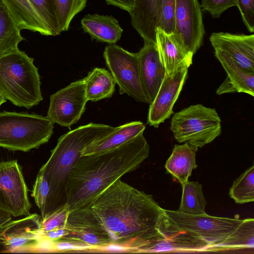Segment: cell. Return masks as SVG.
Wrapping results in <instances>:
<instances>
[{"label":"cell","instance_id":"obj_1","mask_svg":"<svg viewBox=\"0 0 254 254\" xmlns=\"http://www.w3.org/2000/svg\"><path fill=\"white\" fill-rule=\"evenodd\" d=\"M91 209L109 233L112 244L136 253L179 228L165 209L145 193L120 179L104 190Z\"/></svg>","mask_w":254,"mask_h":254},{"label":"cell","instance_id":"obj_2","mask_svg":"<svg viewBox=\"0 0 254 254\" xmlns=\"http://www.w3.org/2000/svg\"><path fill=\"white\" fill-rule=\"evenodd\" d=\"M149 154V144L141 133L112 150L80 156L70 169L65 186L69 211L90 207L104 190L137 169Z\"/></svg>","mask_w":254,"mask_h":254},{"label":"cell","instance_id":"obj_3","mask_svg":"<svg viewBox=\"0 0 254 254\" xmlns=\"http://www.w3.org/2000/svg\"><path fill=\"white\" fill-rule=\"evenodd\" d=\"M116 129L110 125L91 123L80 126L61 136L51 156L39 173L47 179L49 193L42 219L65 204V186L68 174L83 149Z\"/></svg>","mask_w":254,"mask_h":254},{"label":"cell","instance_id":"obj_4","mask_svg":"<svg viewBox=\"0 0 254 254\" xmlns=\"http://www.w3.org/2000/svg\"><path fill=\"white\" fill-rule=\"evenodd\" d=\"M34 59L17 50L0 57V93L14 105L30 109L43 100Z\"/></svg>","mask_w":254,"mask_h":254},{"label":"cell","instance_id":"obj_5","mask_svg":"<svg viewBox=\"0 0 254 254\" xmlns=\"http://www.w3.org/2000/svg\"><path fill=\"white\" fill-rule=\"evenodd\" d=\"M54 123L47 116L26 112H0V147L28 152L48 142Z\"/></svg>","mask_w":254,"mask_h":254},{"label":"cell","instance_id":"obj_6","mask_svg":"<svg viewBox=\"0 0 254 254\" xmlns=\"http://www.w3.org/2000/svg\"><path fill=\"white\" fill-rule=\"evenodd\" d=\"M170 129L179 143L201 148L221 134V120L215 109L192 105L174 114Z\"/></svg>","mask_w":254,"mask_h":254},{"label":"cell","instance_id":"obj_7","mask_svg":"<svg viewBox=\"0 0 254 254\" xmlns=\"http://www.w3.org/2000/svg\"><path fill=\"white\" fill-rule=\"evenodd\" d=\"M103 57L119 87L120 93L126 94L137 102L149 104L141 82L137 53L109 44L105 47Z\"/></svg>","mask_w":254,"mask_h":254},{"label":"cell","instance_id":"obj_8","mask_svg":"<svg viewBox=\"0 0 254 254\" xmlns=\"http://www.w3.org/2000/svg\"><path fill=\"white\" fill-rule=\"evenodd\" d=\"M165 212L179 228L199 235L211 244L210 247L222 242L243 221L238 218L212 216L207 213L192 215L166 209Z\"/></svg>","mask_w":254,"mask_h":254},{"label":"cell","instance_id":"obj_9","mask_svg":"<svg viewBox=\"0 0 254 254\" xmlns=\"http://www.w3.org/2000/svg\"><path fill=\"white\" fill-rule=\"evenodd\" d=\"M28 189L17 160L0 162V209L11 216L30 214Z\"/></svg>","mask_w":254,"mask_h":254},{"label":"cell","instance_id":"obj_10","mask_svg":"<svg viewBox=\"0 0 254 254\" xmlns=\"http://www.w3.org/2000/svg\"><path fill=\"white\" fill-rule=\"evenodd\" d=\"M47 117L55 124L70 128L80 119L88 101L83 79L51 95Z\"/></svg>","mask_w":254,"mask_h":254},{"label":"cell","instance_id":"obj_11","mask_svg":"<svg viewBox=\"0 0 254 254\" xmlns=\"http://www.w3.org/2000/svg\"><path fill=\"white\" fill-rule=\"evenodd\" d=\"M192 63L185 62L169 74L165 73L153 100L149 104L147 123L157 128L173 113V106L178 99Z\"/></svg>","mask_w":254,"mask_h":254},{"label":"cell","instance_id":"obj_12","mask_svg":"<svg viewBox=\"0 0 254 254\" xmlns=\"http://www.w3.org/2000/svg\"><path fill=\"white\" fill-rule=\"evenodd\" d=\"M201 8L197 0L176 1L173 33L193 55L201 47L205 33Z\"/></svg>","mask_w":254,"mask_h":254},{"label":"cell","instance_id":"obj_13","mask_svg":"<svg viewBox=\"0 0 254 254\" xmlns=\"http://www.w3.org/2000/svg\"><path fill=\"white\" fill-rule=\"evenodd\" d=\"M68 233L61 240L78 241L94 249L112 244L110 236L91 207L69 211L65 223Z\"/></svg>","mask_w":254,"mask_h":254},{"label":"cell","instance_id":"obj_14","mask_svg":"<svg viewBox=\"0 0 254 254\" xmlns=\"http://www.w3.org/2000/svg\"><path fill=\"white\" fill-rule=\"evenodd\" d=\"M42 221L36 213L10 221L0 228V244L7 252H34L41 239Z\"/></svg>","mask_w":254,"mask_h":254},{"label":"cell","instance_id":"obj_15","mask_svg":"<svg viewBox=\"0 0 254 254\" xmlns=\"http://www.w3.org/2000/svg\"><path fill=\"white\" fill-rule=\"evenodd\" d=\"M209 40L214 49L227 54L243 69L254 73V35L215 32Z\"/></svg>","mask_w":254,"mask_h":254},{"label":"cell","instance_id":"obj_16","mask_svg":"<svg viewBox=\"0 0 254 254\" xmlns=\"http://www.w3.org/2000/svg\"><path fill=\"white\" fill-rule=\"evenodd\" d=\"M137 54L142 86L150 104L163 81L165 69L156 44H144Z\"/></svg>","mask_w":254,"mask_h":254},{"label":"cell","instance_id":"obj_17","mask_svg":"<svg viewBox=\"0 0 254 254\" xmlns=\"http://www.w3.org/2000/svg\"><path fill=\"white\" fill-rule=\"evenodd\" d=\"M211 244L195 233L179 229L163 239L137 250L136 253H195L206 252Z\"/></svg>","mask_w":254,"mask_h":254},{"label":"cell","instance_id":"obj_18","mask_svg":"<svg viewBox=\"0 0 254 254\" xmlns=\"http://www.w3.org/2000/svg\"><path fill=\"white\" fill-rule=\"evenodd\" d=\"M161 0H134L129 14L131 24L144 41L156 43V29L158 26Z\"/></svg>","mask_w":254,"mask_h":254},{"label":"cell","instance_id":"obj_19","mask_svg":"<svg viewBox=\"0 0 254 254\" xmlns=\"http://www.w3.org/2000/svg\"><path fill=\"white\" fill-rule=\"evenodd\" d=\"M156 43L166 73L173 71L184 62L192 63L193 55L187 51L175 33H168L157 27Z\"/></svg>","mask_w":254,"mask_h":254},{"label":"cell","instance_id":"obj_20","mask_svg":"<svg viewBox=\"0 0 254 254\" xmlns=\"http://www.w3.org/2000/svg\"><path fill=\"white\" fill-rule=\"evenodd\" d=\"M145 127L144 124L140 121L131 122L116 127L112 133L87 145L82 150L81 156L114 149L143 133Z\"/></svg>","mask_w":254,"mask_h":254},{"label":"cell","instance_id":"obj_21","mask_svg":"<svg viewBox=\"0 0 254 254\" xmlns=\"http://www.w3.org/2000/svg\"><path fill=\"white\" fill-rule=\"evenodd\" d=\"M81 25L92 39L109 44L118 42L123 32L118 21L112 16L88 14L82 18Z\"/></svg>","mask_w":254,"mask_h":254},{"label":"cell","instance_id":"obj_22","mask_svg":"<svg viewBox=\"0 0 254 254\" xmlns=\"http://www.w3.org/2000/svg\"><path fill=\"white\" fill-rule=\"evenodd\" d=\"M198 149V147L187 142L176 144L165 165L167 172L181 184L188 181L192 170L197 167L195 157Z\"/></svg>","mask_w":254,"mask_h":254},{"label":"cell","instance_id":"obj_23","mask_svg":"<svg viewBox=\"0 0 254 254\" xmlns=\"http://www.w3.org/2000/svg\"><path fill=\"white\" fill-rule=\"evenodd\" d=\"M18 28L50 36L42 20L28 0H1Z\"/></svg>","mask_w":254,"mask_h":254},{"label":"cell","instance_id":"obj_24","mask_svg":"<svg viewBox=\"0 0 254 254\" xmlns=\"http://www.w3.org/2000/svg\"><path fill=\"white\" fill-rule=\"evenodd\" d=\"M83 80L88 101L96 102L110 98L115 91V81L111 73L105 68H94Z\"/></svg>","mask_w":254,"mask_h":254},{"label":"cell","instance_id":"obj_25","mask_svg":"<svg viewBox=\"0 0 254 254\" xmlns=\"http://www.w3.org/2000/svg\"><path fill=\"white\" fill-rule=\"evenodd\" d=\"M215 56L226 72L236 92L254 96V73L245 71L226 53L214 49Z\"/></svg>","mask_w":254,"mask_h":254},{"label":"cell","instance_id":"obj_26","mask_svg":"<svg viewBox=\"0 0 254 254\" xmlns=\"http://www.w3.org/2000/svg\"><path fill=\"white\" fill-rule=\"evenodd\" d=\"M254 248V219H244L242 223L220 244L210 247L206 252H223Z\"/></svg>","mask_w":254,"mask_h":254},{"label":"cell","instance_id":"obj_27","mask_svg":"<svg viewBox=\"0 0 254 254\" xmlns=\"http://www.w3.org/2000/svg\"><path fill=\"white\" fill-rule=\"evenodd\" d=\"M24 40L20 30L0 0V57L18 50V44Z\"/></svg>","mask_w":254,"mask_h":254},{"label":"cell","instance_id":"obj_28","mask_svg":"<svg viewBox=\"0 0 254 254\" xmlns=\"http://www.w3.org/2000/svg\"><path fill=\"white\" fill-rule=\"evenodd\" d=\"M182 194L177 211L188 214H206L207 202L204 197L202 186L197 182L187 181L181 184Z\"/></svg>","mask_w":254,"mask_h":254},{"label":"cell","instance_id":"obj_29","mask_svg":"<svg viewBox=\"0 0 254 254\" xmlns=\"http://www.w3.org/2000/svg\"><path fill=\"white\" fill-rule=\"evenodd\" d=\"M230 196L236 203L243 204L254 201V166L249 168L233 183Z\"/></svg>","mask_w":254,"mask_h":254},{"label":"cell","instance_id":"obj_30","mask_svg":"<svg viewBox=\"0 0 254 254\" xmlns=\"http://www.w3.org/2000/svg\"><path fill=\"white\" fill-rule=\"evenodd\" d=\"M61 32L68 30L74 16L86 6L87 0H54Z\"/></svg>","mask_w":254,"mask_h":254},{"label":"cell","instance_id":"obj_31","mask_svg":"<svg viewBox=\"0 0 254 254\" xmlns=\"http://www.w3.org/2000/svg\"><path fill=\"white\" fill-rule=\"evenodd\" d=\"M44 22L50 36L61 33L54 0H28Z\"/></svg>","mask_w":254,"mask_h":254},{"label":"cell","instance_id":"obj_32","mask_svg":"<svg viewBox=\"0 0 254 254\" xmlns=\"http://www.w3.org/2000/svg\"><path fill=\"white\" fill-rule=\"evenodd\" d=\"M176 0H161L158 27L168 33L174 30V16Z\"/></svg>","mask_w":254,"mask_h":254},{"label":"cell","instance_id":"obj_33","mask_svg":"<svg viewBox=\"0 0 254 254\" xmlns=\"http://www.w3.org/2000/svg\"><path fill=\"white\" fill-rule=\"evenodd\" d=\"M49 190L47 179L42 174L38 172L33 186L32 195L35 203L40 210L42 218L45 214Z\"/></svg>","mask_w":254,"mask_h":254},{"label":"cell","instance_id":"obj_34","mask_svg":"<svg viewBox=\"0 0 254 254\" xmlns=\"http://www.w3.org/2000/svg\"><path fill=\"white\" fill-rule=\"evenodd\" d=\"M69 212L66 204L42 221L40 236L42 234L56 228L65 226L66 220Z\"/></svg>","mask_w":254,"mask_h":254},{"label":"cell","instance_id":"obj_35","mask_svg":"<svg viewBox=\"0 0 254 254\" xmlns=\"http://www.w3.org/2000/svg\"><path fill=\"white\" fill-rule=\"evenodd\" d=\"M237 5V0H201V7L213 17L218 18L229 8Z\"/></svg>","mask_w":254,"mask_h":254},{"label":"cell","instance_id":"obj_36","mask_svg":"<svg viewBox=\"0 0 254 254\" xmlns=\"http://www.w3.org/2000/svg\"><path fill=\"white\" fill-rule=\"evenodd\" d=\"M242 20L248 30L254 32V0H237Z\"/></svg>","mask_w":254,"mask_h":254},{"label":"cell","instance_id":"obj_37","mask_svg":"<svg viewBox=\"0 0 254 254\" xmlns=\"http://www.w3.org/2000/svg\"><path fill=\"white\" fill-rule=\"evenodd\" d=\"M93 249L90 246L73 240L63 239L54 242L53 252L84 251Z\"/></svg>","mask_w":254,"mask_h":254},{"label":"cell","instance_id":"obj_38","mask_svg":"<svg viewBox=\"0 0 254 254\" xmlns=\"http://www.w3.org/2000/svg\"><path fill=\"white\" fill-rule=\"evenodd\" d=\"M108 4L118 7L128 12L132 9L134 0H105Z\"/></svg>","mask_w":254,"mask_h":254},{"label":"cell","instance_id":"obj_39","mask_svg":"<svg viewBox=\"0 0 254 254\" xmlns=\"http://www.w3.org/2000/svg\"><path fill=\"white\" fill-rule=\"evenodd\" d=\"M236 92L235 88L227 77L220 87L217 89L216 93L221 95L224 93H234Z\"/></svg>","mask_w":254,"mask_h":254},{"label":"cell","instance_id":"obj_40","mask_svg":"<svg viewBox=\"0 0 254 254\" xmlns=\"http://www.w3.org/2000/svg\"><path fill=\"white\" fill-rule=\"evenodd\" d=\"M11 220V216L6 212L0 209V228Z\"/></svg>","mask_w":254,"mask_h":254},{"label":"cell","instance_id":"obj_41","mask_svg":"<svg viewBox=\"0 0 254 254\" xmlns=\"http://www.w3.org/2000/svg\"><path fill=\"white\" fill-rule=\"evenodd\" d=\"M6 101V99L0 93V107L3 103H5Z\"/></svg>","mask_w":254,"mask_h":254}]
</instances>
